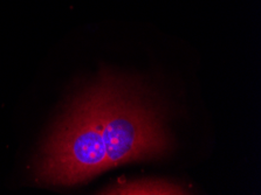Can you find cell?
Segmentation results:
<instances>
[{
  "instance_id": "7a4b0ae2",
  "label": "cell",
  "mask_w": 261,
  "mask_h": 195,
  "mask_svg": "<svg viewBox=\"0 0 261 195\" xmlns=\"http://www.w3.org/2000/svg\"><path fill=\"white\" fill-rule=\"evenodd\" d=\"M101 194H123V195H172L188 194V189L176 182L162 179H140L134 181H121L102 190Z\"/></svg>"
},
{
  "instance_id": "6da1fadb",
  "label": "cell",
  "mask_w": 261,
  "mask_h": 195,
  "mask_svg": "<svg viewBox=\"0 0 261 195\" xmlns=\"http://www.w3.org/2000/svg\"><path fill=\"white\" fill-rule=\"evenodd\" d=\"M163 99L140 79L102 70L73 99L47 138L37 177L74 186L107 170L170 156L175 139Z\"/></svg>"
}]
</instances>
